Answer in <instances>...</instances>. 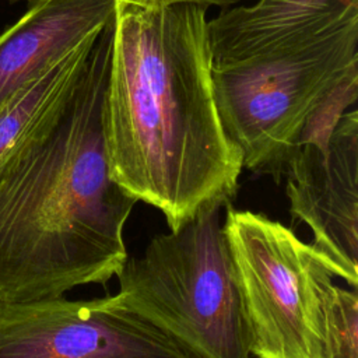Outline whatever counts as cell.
<instances>
[{"label":"cell","mask_w":358,"mask_h":358,"mask_svg":"<svg viewBox=\"0 0 358 358\" xmlns=\"http://www.w3.org/2000/svg\"><path fill=\"white\" fill-rule=\"evenodd\" d=\"M207 8L115 3L102 101L109 169L169 229L231 204L243 168L214 99Z\"/></svg>","instance_id":"cell-1"},{"label":"cell","mask_w":358,"mask_h":358,"mask_svg":"<svg viewBox=\"0 0 358 358\" xmlns=\"http://www.w3.org/2000/svg\"><path fill=\"white\" fill-rule=\"evenodd\" d=\"M112 21L95 41L70 99L39 123L0 172V301L63 296L106 285L127 250L137 200L110 175L102 101Z\"/></svg>","instance_id":"cell-2"},{"label":"cell","mask_w":358,"mask_h":358,"mask_svg":"<svg viewBox=\"0 0 358 358\" xmlns=\"http://www.w3.org/2000/svg\"><path fill=\"white\" fill-rule=\"evenodd\" d=\"M358 13L296 41L213 63L222 127L255 173L282 179L291 150L310 116L358 71Z\"/></svg>","instance_id":"cell-3"},{"label":"cell","mask_w":358,"mask_h":358,"mask_svg":"<svg viewBox=\"0 0 358 358\" xmlns=\"http://www.w3.org/2000/svg\"><path fill=\"white\" fill-rule=\"evenodd\" d=\"M224 207L211 204L155 235L116 275L126 308L196 358H250Z\"/></svg>","instance_id":"cell-4"},{"label":"cell","mask_w":358,"mask_h":358,"mask_svg":"<svg viewBox=\"0 0 358 358\" xmlns=\"http://www.w3.org/2000/svg\"><path fill=\"white\" fill-rule=\"evenodd\" d=\"M222 229L256 358H323L334 273L312 245L262 213L225 206Z\"/></svg>","instance_id":"cell-5"},{"label":"cell","mask_w":358,"mask_h":358,"mask_svg":"<svg viewBox=\"0 0 358 358\" xmlns=\"http://www.w3.org/2000/svg\"><path fill=\"white\" fill-rule=\"evenodd\" d=\"M358 71L310 116L284 176L289 211L313 234L334 277L358 285Z\"/></svg>","instance_id":"cell-6"},{"label":"cell","mask_w":358,"mask_h":358,"mask_svg":"<svg viewBox=\"0 0 358 358\" xmlns=\"http://www.w3.org/2000/svg\"><path fill=\"white\" fill-rule=\"evenodd\" d=\"M0 358H196L129 310L119 294L0 301Z\"/></svg>","instance_id":"cell-7"},{"label":"cell","mask_w":358,"mask_h":358,"mask_svg":"<svg viewBox=\"0 0 358 358\" xmlns=\"http://www.w3.org/2000/svg\"><path fill=\"white\" fill-rule=\"evenodd\" d=\"M115 1L48 0L0 34V108L84 41L110 24Z\"/></svg>","instance_id":"cell-8"},{"label":"cell","mask_w":358,"mask_h":358,"mask_svg":"<svg viewBox=\"0 0 358 358\" xmlns=\"http://www.w3.org/2000/svg\"><path fill=\"white\" fill-rule=\"evenodd\" d=\"M96 39L84 41L0 108V172L28 134L70 99Z\"/></svg>","instance_id":"cell-9"},{"label":"cell","mask_w":358,"mask_h":358,"mask_svg":"<svg viewBox=\"0 0 358 358\" xmlns=\"http://www.w3.org/2000/svg\"><path fill=\"white\" fill-rule=\"evenodd\" d=\"M323 358H358L357 287L331 285L324 306Z\"/></svg>","instance_id":"cell-10"},{"label":"cell","mask_w":358,"mask_h":358,"mask_svg":"<svg viewBox=\"0 0 358 358\" xmlns=\"http://www.w3.org/2000/svg\"><path fill=\"white\" fill-rule=\"evenodd\" d=\"M352 3H358V0H259L256 4L248 7L257 15L292 18L334 10Z\"/></svg>","instance_id":"cell-11"},{"label":"cell","mask_w":358,"mask_h":358,"mask_svg":"<svg viewBox=\"0 0 358 358\" xmlns=\"http://www.w3.org/2000/svg\"><path fill=\"white\" fill-rule=\"evenodd\" d=\"M11 3L17 1H27L29 6H34L36 3L48 1V0H10ZM110 1H122V3H130L141 7H162V6H171L176 3H196V4H203V6H218V7H227L231 4H235L241 0H110Z\"/></svg>","instance_id":"cell-12"}]
</instances>
